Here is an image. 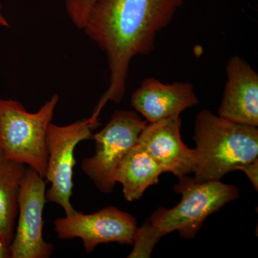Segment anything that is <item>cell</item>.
Segmentation results:
<instances>
[{
	"label": "cell",
	"instance_id": "6da1fadb",
	"mask_svg": "<svg viewBox=\"0 0 258 258\" xmlns=\"http://www.w3.org/2000/svg\"><path fill=\"white\" fill-rule=\"evenodd\" d=\"M186 0H96L83 30L106 53L109 86L88 118L98 117L108 101L124 97L129 68L134 57L152 53L158 33L170 24Z\"/></svg>",
	"mask_w": 258,
	"mask_h": 258
},
{
	"label": "cell",
	"instance_id": "7a4b0ae2",
	"mask_svg": "<svg viewBox=\"0 0 258 258\" xmlns=\"http://www.w3.org/2000/svg\"><path fill=\"white\" fill-rule=\"evenodd\" d=\"M198 182L219 181L227 173L257 159V127L235 123L202 110L195 121Z\"/></svg>",
	"mask_w": 258,
	"mask_h": 258
},
{
	"label": "cell",
	"instance_id": "3957f363",
	"mask_svg": "<svg viewBox=\"0 0 258 258\" xmlns=\"http://www.w3.org/2000/svg\"><path fill=\"white\" fill-rule=\"evenodd\" d=\"M59 100L53 95L38 111L30 113L20 102L0 98V154L45 178L47 128Z\"/></svg>",
	"mask_w": 258,
	"mask_h": 258
},
{
	"label": "cell",
	"instance_id": "277c9868",
	"mask_svg": "<svg viewBox=\"0 0 258 258\" xmlns=\"http://www.w3.org/2000/svg\"><path fill=\"white\" fill-rule=\"evenodd\" d=\"M174 189L181 194V202L169 210L158 209L148 220L159 238L174 231L182 238H195L207 217L239 198L234 185L220 180L198 182L187 175L179 177Z\"/></svg>",
	"mask_w": 258,
	"mask_h": 258
},
{
	"label": "cell",
	"instance_id": "5b68a950",
	"mask_svg": "<svg viewBox=\"0 0 258 258\" xmlns=\"http://www.w3.org/2000/svg\"><path fill=\"white\" fill-rule=\"evenodd\" d=\"M147 124L137 112L115 111L106 126L93 134L96 152L83 161L81 169L102 193H111L114 189L120 163Z\"/></svg>",
	"mask_w": 258,
	"mask_h": 258
},
{
	"label": "cell",
	"instance_id": "8992f818",
	"mask_svg": "<svg viewBox=\"0 0 258 258\" xmlns=\"http://www.w3.org/2000/svg\"><path fill=\"white\" fill-rule=\"evenodd\" d=\"M92 129L88 118L66 125L51 123L47 128V163L44 179L47 184H50V187L46 191L47 201L60 206L66 215L76 212L71 202L76 164L75 149L80 142L93 140Z\"/></svg>",
	"mask_w": 258,
	"mask_h": 258
},
{
	"label": "cell",
	"instance_id": "52a82bcc",
	"mask_svg": "<svg viewBox=\"0 0 258 258\" xmlns=\"http://www.w3.org/2000/svg\"><path fill=\"white\" fill-rule=\"evenodd\" d=\"M45 179L27 167L18 193V223L10 244V258H48L54 245L43 237V210L46 199Z\"/></svg>",
	"mask_w": 258,
	"mask_h": 258
},
{
	"label": "cell",
	"instance_id": "ba28073f",
	"mask_svg": "<svg viewBox=\"0 0 258 258\" xmlns=\"http://www.w3.org/2000/svg\"><path fill=\"white\" fill-rule=\"evenodd\" d=\"M53 225L60 240L81 239L86 253L101 244H132L137 228V220L132 215L114 207L87 215L76 211L56 219Z\"/></svg>",
	"mask_w": 258,
	"mask_h": 258
},
{
	"label": "cell",
	"instance_id": "9c48e42d",
	"mask_svg": "<svg viewBox=\"0 0 258 258\" xmlns=\"http://www.w3.org/2000/svg\"><path fill=\"white\" fill-rule=\"evenodd\" d=\"M181 125L180 115L148 123L138 139L164 172L178 178L195 172L197 163L195 149L181 139Z\"/></svg>",
	"mask_w": 258,
	"mask_h": 258
},
{
	"label": "cell",
	"instance_id": "30bf717a",
	"mask_svg": "<svg viewBox=\"0 0 258 258\" xmlns=\"http://www.w3.org/2000/svg\"><path fill=\"white\" fill-rule=\"evenodd\" d=\"M225 90L219 116L249 126L258 125V74L240 56H232L226 66Z\"/></svg>",
	"mask_w": 258,
	"mask_h": 258
},
{
	"label": "cell",
	"instance_id": "8fae6325",
	"mask_svg": "<svg viewBox=\"0 0 258 258\" xmlns=\"http://www.w3.org/2000/svg\"><path fill=\"white\" fill-rule=\"evenodd\" d=\"M198 103L191 83L165 84L154 78L144 79L132 96V106L149 123L180 115Z\"/></svg>",
	"mask_w": 258,
	"mask_h": 258
},
{
	"label": "cell",
	"instance_id": "7c38bea8",
	"mask_svg": "<svg viewBox=\"0 0 258 258\" xmlns=\"http://www.w3.org/2000/svg\"><path fill=\"white\" fill-rule=\"evenodd\" d=\"M162 173L160 166L137 142L120 163L115 179L123 186L125 200L132 202L142 198L149 186L157 184Z\"/></svg>",
	"mask_w": 258,
	"mask_h": 258
},
{
	"label": "cell",
	"instance_id": "4fadbf2b",
	"mask_svg": "<svg viewBox=\"0 0 258 258\" xmlns=\"http://www.w3.org/2000/svg\"><path fill=\"white\" fill-rule=\"evenodd\" d=\"M26 169L0 154V238L7 245L14 236L19 189Z\"/></svg>",
	"mask_w": 258,
	"mask_h": 258
},
{
	"label": "cell",
	"instance_id": "5bb4252c",
	"mask_svg": "<svg viewBox=\"0 0 258 258\" xmlns=\"http://www.w3.org/2000/svg\"><path fill=\"white\" fill-rule=\"evenodd\" d=\"M159 239L149 221L146 222L142 227H137L132 244H134V248L128 257H150L154 246Z\"/></svg>",
	"mask_w": 258,
	"mask_h": 258
},
{
	"label": "cell",
	"instance_id": "9a60e30c",
	"mask_svg": "<svg viewBox=\"0 0 258 258\" xmlns=\"http://www.w3.org/2000/svg\"><path fill=\"white\" fill-rule=\"evenodd\" d=\"M96 0H66V8L72 23L83 28L90 11Z\"/></svg>",
	"mask_w": 258,
	"mask_h": 258
},
{
	"label": "cell",
	"instance_id": "2e32d148",
	"mask_svg": "<svg viewBox=\"0 0 258 258\" xmlns=\"http://www.w3.org/2000/svg\"><path fill=\"white\" fill-rule=\"evenodd\" d=\"M237 170L243 171L244 174L253 185L254 189L257 191L258 189V159L247 163L244 165L240 166Z\"/></svg>",
	"mask_w": 258,
	"mask_h": 258
},
{
	"label": "cell",
	"instance_id": "e0dca14e",
	"mask_svg": "<svg viewBox=\"0 0 258 258\" xmlns=\"http://www.w3.org/2000/svg\"><path fill=\"white\" fill-rule=\"evenodd\" d=\"M10 246L6 244L0 238V258H10Z\"/></svg>",
	"mask_w": 258,
	"mask_h": 258
},
{
	"label": "cell",
	"instance_id": "ac0fdd59",
	"mask_svg": "<svg viewBox=\"0 0 258 258\" xmlns=\"http://www.w3.org/2000/svg\"><path fill=\"white\" fill-rule=\"evenodd\" d=\"M0 26L5 27V28H8L9 27V23L7 21L6 19H5L4 15H3V13H2V6L0 5Z\"/></svg>",
	"mask_w": 258,
	"mask_h": 258
}]
</instances>
